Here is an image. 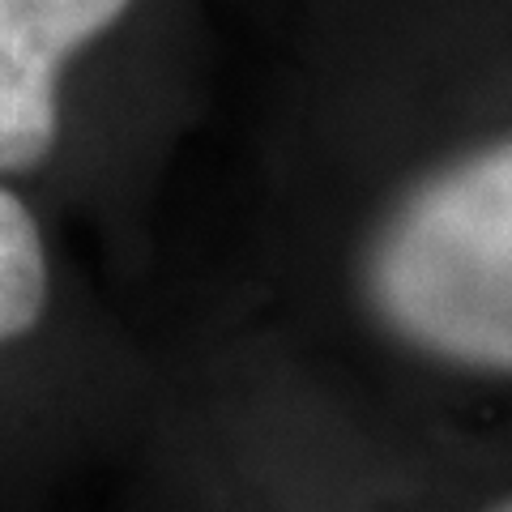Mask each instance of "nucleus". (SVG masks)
Returning a JSON list of instances; mask_svg holds the SVG:
<instances>
[{
	"mask_svg": "<svg viewBox=\"0 0 512 512\" xmlns=\"http://www.w3.org/2000/svg\"><path fill=\"white\" fill-rule=\"evenodd\" d=\"M47 248L30 205L0 184V346L26 338L47 308Z\"/></svg>",
	"mask_w": 512,
	"mask_h": 512,
	"instance_id": "obj_3",
	"label": "nucleus"
},
{
	"mask_svg": "<svg viewBox=\"0 0 512 512\" xmlns=\"http://www.w3.org/2000/svg\"><path fill=\"white\" fill-rule=\"evenodd\" d=\"M487 512H512V495H508V500H504V504H495V508H487Z\"/></svg>",
	"mask_w": 512,
	"mask_h": 512,
	"instance_id": "obj_4",
	"label": "nucleus"
},
{
	"mask_svg": "<svg viewBox=\"0 0 512 512\" xmlns=\"http://www.w3.org/2000/svg\"><path fill=\"white\" fill-rule=\"evenodd\" d=\"M133 0H0V175L35 171L60 141V73Z\"/></svg>",
	"mask_w": 512,
	"mask_h": 512,
	"instance_id": "obj_2",
	"label": "nucleus"
},
{
	"mask_svg": "<svg viewBox=\"0 0 512 512\" xmlns=\"http://www.w3.org/2000/svg\"><path fill=\"white\" fill-rule=\"evenodd\" d=\"M359 282L414 355L512 376V137L406 188L367 239Z\"/></svg>",
	"mask_w": 512,
	"mask_h": 512,
	"instance_id": "obj_1",
	"label": "nucleus"
}]
</instances>
